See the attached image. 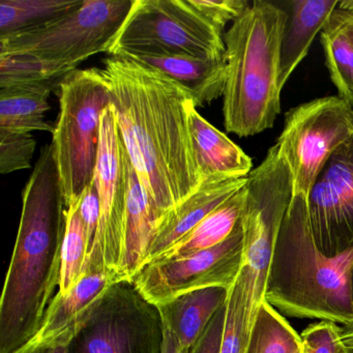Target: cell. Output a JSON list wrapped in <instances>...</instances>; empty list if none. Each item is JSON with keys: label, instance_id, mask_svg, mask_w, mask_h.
I'll return each instance as SVG.
<instances>
[{"label": "cell", "instance_id": "6da1fadb", "mask_svg": "<svg viewBox=\"0 0 353 353\" xmlns=\"http://www.w3.org/2000/svg\"><path fill=\"white\" fill-rule=\"evenodd\" d=\"M103 63L121 140L162 223L203 183L190 130L195 102L189 90L152 68L113 57Z\"/></svg>", "mask_w": 353, "mask_h": 353}, {"label": "cell", "instance_id": "7a4b0ae2", "mask_svg": "<svg viewBox=\"0 0 353 353\" xmlns=\"http://www.w3.org/2000/svg\"><path fill=\"white\" fill-rule=\"evenodd\" d=\"M67 216L52 144H46L22 193V212L0 301V353H15L41 328L61 285Z\"/></svg>", "mask_w": 353, "mask_h": 353}, {"label": "cell", "instance_id": "3957f363", "mask_svg": "<svg viewBox=\"0 0 353 353\" xmlns=\"http://www.w3.org/2000/svg\"><path fill=\"white\" fill-rule=\"evenodd\" d=\"M352 265L353 251L339 257L319 251L310 228L307 200L293 196L276 239L264 301L290 317L350 325Z\"/></svg>", "mask_w": 353, "mask_h": 353}, {"label": "cell", "instance_id": "277c9868", "mask_svg": "<svg viewBox=\"0 0 353 353\" xmlns=\"http://www.w3.org/2000/svg\"><path fill=\"white\" fill-rule=\"evenodd\" d=\"M286 22L285 9L255 0L224 34L223 115L229 133L250 137L274 127L281 112V47Z\"/></svg>", "mask_w": 353, "mask_h": 353}, {"label": "cell", "instance_id": "5b68a950", "mask_svg": "<svg viewBox=\"0 0 353 353\" xmlns=\"http://www.w3.org/2000/svg\"><path fill=\"white\" fill-rule=\"evenodd\" d=\"M59 100L51 144L68 210L94 181L103 112L111 105L102 69L71 72L59 86Z\"/></svg>", "mask_w": 353, "mask_h": 353}, {"label": "cell", "instance_id": "8992f818", "mask_svg": "<svg viewBox=\"0 0 353 353\" xmlns=\"http://www.w3.org/2000/svg\"><path fill=\"white\" fill-rule=\"evenodd\" d=\"M224 34L191 0H135L107 49L110 57L222 59Z\"/></svg>", "mask_w": 353, "mask_h": 353}, {"label": "cell", "instance_id": "52a82bcc", "mask_svg": "<svg viewBox=\"0 0 353 353\" xmlns=\"http://www.w3.org/2000/svg\"><path fill=\"white\" fill-rule=\"evenodd\" d=\"M135 0H85L61 19L32 32L0 37V54L28 55L77 70L106 52Z\"/></svg>", "mask_w": 353, "mask_h": 353}, {"label": "cell", "instance_id": "ba28073f", "mask_svg": "<svg viewBox=\"0 0 353 353\" xmlns=\"http://www.w3.org/2000/svg\"><path fill=\"white\" fill-rule=\"evenodd\" d=\"M292 197V175L276 143L248 176L241 218L245 264L255 276L254 317L264 301L268 270Z\"/></svg>", "mask_w": 353, "mask_h": 353}, {"label": "cell", "instance_id": "9c48e42d", "mask_svg": "<svg viewBox=\"0 0 353 353\" xmlns=\"http://www.w3.org/2000/svg\"><path fill=\"white\" fill-rule=\"evenodd\" d=\"M352 134L353 108L338 96L315 99L286 113L276 144L292 175L293 196L307 201L322 169Z\"/></svg>", "mask_w": 353, "mask_h": 353}, {"label": "cell", "instance_id": "30bf717a", "mask_svg": "<svg viewBox=\"0 0 353 353\" xmlns=\"http://www.w3.org/2000/svg\"><path fill=\"white\" fill-rule=\"evenodd\" d=\"M164 325L158 307L133 282L119 281L105 293L69 353H162Z\"/></svg>", "mask_w": 353, "mask_h": 353}, {"label": "cell", "instance_id": "8fae6325", "mask_svg": "<svg viewBox=\"0 0 353 353\" xmlns=\"http://www.w3.org/2000/svg\"><path fill=\"white\" fill-rule=\"evenodd\" d=\"M94 183L100 199V219L85 274L110 272L121 281L119 270L127 218V150L112 105L103 112Z\"/></svg>", "mask_w": 353, "mask_h": 353}, {"label": "cell", "instance_id": "7c38bea8", "mask_svg": "<svg viewBox=\"0 0 353 353\" xmlns=\"http://www.w3.org/2000/svg\"><path fill=\"white\" fill-rule=\"evenodd\" d=\"M243 264V231L239 220L233 232L216 247L146 264L132 282L158 307L199 289L222 287L229 291Z\"/></svg>", "mask_w": 353, "mask_h": 353}, {"label": "cell", "instance_id": "4fadbf2b", "mask_svg": "<svg viewBox=\"0 0 353 353\" xmlns=\"http://www.w3.org/2000/svg\"><path fill=\"white\" fill-rule=\"evenodd\" d=\"M314 241L327 257L353 251V134L330 157L307 201Z\"/></svg>", "mask_w": 353, "mask_h": 353}, {"label": "cell", "instance_id": "5bb4252c", "mask_svg": "<svg viewBox=\"0 0 353 353\" xmlns=\"http://www.w3.org/2000/svg\"><path fill=\"white\" fill-rule=\"evenodd\" d=\"M110 272H88L67 294L55 293L42 325L26 345L68 347L94 315L101 299L114 283Z\"/></svg>", "mask_w": 353, "mask_h": 353}, {"label": "cell", "instance_id": "9a60e30c", "mask_svg": "<svg viewBox=\"0 0 353 353\" xmlns=\"http://www.w3.org/2000/svg\"><path fill=\"white\" fill-rule=\"evenodd\" d=\"M247 179L210 177L174 212L166 216L157 229L146 264L157 261L163 254L195 229L231 196L243 189Z\"/></svg>", "mask_w": 353, "mask_h": 353}, {"label": "cell", "instance_id": "2e32d148", "mask_svg": "<svg viewBox=\"0 0 353 353\" xmlns=\"http://www.w3.org/2000/svg\"><path fill=\"white\" fill-rule=\"evenodd\" d=\"M190 130L202 181L210 177L247 179L253 170L251 158L197 111L189 109Z\"/></svg>", "mask_w": 353, "mask_h": 353}, {"label": "cell", "instance_id": "e0dca14e", "mask_svg": "<svg viewBox=\"0 0 353 353\" xmlns=\"http://www.w3.org/2000/svg\"><path fill=\"white\" fill-rule=\"evenodd\" d=\"M338 0H291L287 3V22L281 47L280 86L303 61L317 34H321L336 11Z\"/></svg>", "mask_w": 353, "mask_h": 353}, {"label": "cell", "instance_id": "ac0fdd59", "mask_svg": "<svg viewBox=\"0 0 353 353\" xmlns=\"http://www.w3.org/2000/svg\"><path fill=\"white\" fill-rule=\"evenodd\" d=\"M130 59L168 76L189 90L196 107L212 103L224 94L227 78L226 57L198 59L191 57L127 55Z\"/></svg>", "mask_w": 353, "mask_h": 353}, {"label": "cell", "instance_id": "d6986e66", "mask_svg": "<svg viewBox=\"0 0 353 353\" xmlns=\"http://www.w3.org/2000/svg\"><path fill=\"white\" fill-rule=\"evenodd\" d=\"M128 199L123 260L119 278L132 282L145 266L148 252L161 221L146 199L143 187L127 152Z\"/></svg>", "mask_w": 353, "mask_h": 353}, {"label": "cell", "instance_id": "ffe728a7", "mask_svg": "<svg viewBox=\"0 0 353 353\" xmlns=\"http://www.w3.org/2000/svg\"><path fill=\"white\" fill-rule=\"evenodd\" d=\"M229 291L222 287L199 289L158 305L163 325L174 334L183 352L190 353L216 312L224 307Z\"/></svg>", "mask_w": 353, "mask_h": 353}, {"label": "cell", "instance_id": "44dd1931", "mask_svg": "<svg viewBox=\"0 0 353 353\" xmlns=\"http://www.w3.org/2000/svg\"><path fill=\"white\" fill-rule=\"evenodd\" d=\"M50 88H11L0 90V129L18 133L50 132L55 127L45 119L50 110Z\"/></svg>", "mask_w": 353, "mask_h": 353}, {"label": "cell", "instance_id": "7402d4cb", "mask_svg": "<svg viewBox=\"0 0 353 353\" xmlns=\"http://www.w3.org/2000/svg\"><path fill=\"white\" fill-rule=\"evenodd\" d=\"M245 201V185L208 214L195 229L175 243L158 260L181 257L210 249L223 243L239 224Z\"/></svg>", "mask_w": 353, "mask_h": 353}, {"label": "cell", "instance_id": "603a6c76", "mask_svg": "<svg viewBox=\"0 0 353 353\" xmlns=\"http://www.w3.org/2000/svg\"><path fill=\"white\" fill-rule=\"evenodd\" d=\"M255 276L243 264L236 282L229 290L220 353H247L254 319Z\"/></svg>", "mask_w": 353, "mask_h": 353}, {"label": "cell", "instance_id": "cb8c5ba5", "mask_svg": "<svg viewBox=\"0 0 353 353\" xmlns=\"http://www.w3.org/2000/svg\"><path fill=\"white\" fill-rule=\"evenodd\" d=\"M85 0H1L0 37L32 32L76 11Z\"/></svg>", "mask_w": 353, "mask_h": 353}, {"label": "cell", "instance_id": "d4e9b609", "mask_svg": "<svg viewBox=\"0 0 353 353\" xmlns=\"http://www.w3.org/2000/svg\"><path fill=\"white\" fill-rule=\"evenodd\" d=\"M73 71L28 55L0 54V90L38 88L59 92L61 82Z\"/></svg>", "mask_w": 353, "mask_h": 353}, {"label": "cell", "instance_id": "484cf974", "mask_svg": "<svg viewBox=\"0 0 353 353\" xmlns=\"http://www.w3.org/2000/svg\"><path fill=\"white\" fill-rule=\"evenodd\" d=\"M247 353H301V336L264 301L252 325Z\"/></svg>", "mask_w": 353, "mask_h": 353}, {"label": "cell", "instance_id": "4316f807", "mask_svg": "<svg viewBox=\"0 0 353 353\" xmlns=\"http://www.w3.org/2000/svg\"><path fill=\"white\" fill-rule=\"evenodd\" d=\"M334 14V13H332ZM330 79L338 97L353 108V46L338 20L332 15L320 34Z\"/></svg>", "mask_w": 353, "mask_h": 353}, {"label": "cell", "instance_id": "83f0119b", "mask_svg": "<svg viewBox=\"0 0 353 353\" xmlns=\"http://www.w3.org/2000/svg\"><path fill=\"white\" fill-rule=\"evenodd\" d=\"M67 227L61 250V285L57 292L67 294L85 276L88 241L79 214V201L65 210Z\"/></svg>", "mask_w": 353, "mask_h": 353}, {"label": "cell", "instance_id": "f1b7e54d", "mask_svg": "<svg viewBox=\"0 0 353 353\" xmlns=\"http://www.w3.org/2000/svg\"><path fill=\"white\" fill-rule=\"evenodd\" d=\"M36 145L32 133L0 129V173L10 174L30 168Z\"/></svg>", "mask_w": 353, "mask_h": 353}, {"label": "cell", "instance_id": "f546056e", "mask_svg": "<svg viewBox=\"0 0 353 353\" xmlns=\"http://www.w3.org/2000/svg\"><path fill=\"white\" fill-rule=\"evenodd\" d=\"M342 328L332 321H321L307 326L301 339V353H342Z\"/></svg>", "mask_w": 353, "mask_h": 353}, {"label": "cell", "instance_id": "4dcf8cb0", "mask_svg": "<svg viewBox=\"0 0 353 353\" xmlns=\"http://www.w3.org/2000/svg\"><path fill=\"white\" fill-rule=\"evenodd\" d=\"M192 3L219 30L239 19L250 7L247 0H191Z\"/></svg>", "mask_w": 353, "mask_h": 353}, {"label": "cell", "instance_id": "1f68e13d", "mask_svg": "<svg viewBox=\"0 0 353 353\" xmlns=\"http://www.w3.org/2000/svg\"><path fill=\"white\" fill-rule=\"evenodd\" d=\"M79 214L86 229L88 241V259L94 247L100 219V199L94 181L86 188L79 200ZM88 262V261H86Z\"/></svg>", "mask_w": 353, "mask_h": 353}, {"label": "cell", "instance_id": "d6a6232c", "mask_svg": "<svg viewBox=\"0 0 353 353\" xmlns=\"http://www.w3.org/2000/svg\"><path fill=\"white\" fill-rule=\"evenodd\" d=\"M225 317H226V303L210 320L208 327L194 345L190 353H220Z\"/></svg>", "mask_w": 353, "mask_h": 353}, {"label": "cell", "instance_id": "836d02e7", "mask_svg": "<svg viewBox=\"0 0 353 353\" xmlns=\"http://www.w3.org/2000/svg\"><path fill=\"white\" fill-rule=\"evenodd\" d=\"M332 15L338 20L353 46V12L345 11V10L336 8Z\"/></svg>", "mask_w": 353, "mask_h": 353}, {"label": "cell", "instance_id": "e575fe53", "mask_svg": "<svg viewBox=\"0 0 353 353\" xmlns=\"http://www.w3.org/2000/svg\"><path fill=\"white\" fill-rule=\"evenodd\" d=\"M162 353H185L176 336L172 332L164 326V340H163Z\"/></svg>", "mask_w": 353, "mask_h": 353}, {"label": "cell", "instance_id": "d590c367", "mask_svg": "<svg viewBox=\"0 0 353 353\" xmlns=\"http://www.w3.org/2000/svg\"><path fill=\"white\" fill-rule=\"evenodd\" d=\"M15 353H69L68 347H42L26 345Z\"/></svg>", "mask_w": 353, "mask_h": 353}, {"label": "cell", "instance_id": "8d00e7d4", "mask_svg": "<svg viewBox=\"0 0 353 353\" xmlns=\"http://www.w3.org/2000/svg\"><path fill=\"white\" fill-rule=\"evenodd\" d=\"M341 342L346 350L353 353V324L344 326L341 332Z\"/></svg>", "mask_w": 353, "mask_h": 353}, {"label": "cell", "instance_id": "74e56055", "mask_svg": "<svg viewBox=\"0 0 353 353\" xmlns=\"http://www.w3.org/2000/svg\"><path fill=\"white\" fill-rule=\"evenodd\" d=\"M338 8L341 10H345V11L353 12V0H344V1H340Z\"/></svg>", "mask_w": 353, "mask_h": 353}, {"label": "cell", "instance_id": "f35d334b", "mask_svg": "<svg viewBox=\"0 0 353 353\" xmlns=\"http://www.w3.org/2000/svg\"><path fill=\"white\" fill-rule=\"evenodd\" d=\"M348 283L349 291H350L351 301H352L353 305V265L351 266L350 272H349Z\"/></svg>", "mask_w": 353, "mask_h": 353}, {"label": "cell", "instance_id": "ab89813d", "mask_svg": "<svg viewBox=\"0 0 353 353\" xmlns=\"http://www.w3.org/2000/svg\"><path fill=\"white\" fill-rule=\"evenodd\" d=\"M342 353H352V352H350V351L346 350V349L344 348V350H343Z\"/></svg>", "mask_w": 353, "mask_h": 353}]
</instances>
